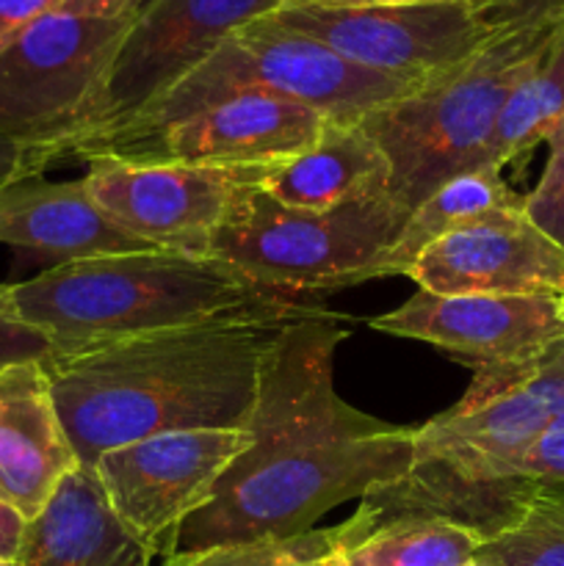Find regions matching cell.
Listing matches in <instances>:
<instances>
[{
    "mask_svg": "<svg viewBox=\"0 0 564 566\" xmlns=\"http://www.w3.org/2000/svg\"><path fill=\"white\" fill-rule=\"evenodd\" d=\"M348 335L346 315L326 307L282 335L247 426L252 446L177 528L169 556L302 536L341 503L407 479L415 429L385 423L337 396L335 352Z\"/></svg>",
    "mask_w": 564,
    "mask_h": 566,
    "instance_id": "obj_1",
    "label": "cell"
},
{
    "mask_svg": "<svg viewBox=\"0 0 564 566\" xmlns=\"http://www.w3.org/2000/svg\"><path fill=\"white\" fill-rule=\"evenodd\" d=\"M315 304L288 296L252 310L144 332L42 363L77 464L155 434L247 429L282 335Z\"/></svg>",
    "mask_w": 564,
    "mask_h": 566,
    "instance_id": "obj_2",
    "label": "cell"
},
{
    "mask_svg": "<svg viewBox=\"0 0 564 566\" xmlns=\"http://www.w3.org/2000/svg\"><path fill=\"white\" fill-rule=\"evenodd\" d=\"M271 298L280 296L224 260L169 249L72 260L14 285L17 310L50 337L53 354L221 318Z\"/></svg>",
    "mask_w": 564,
    "mask_h": 566,
    "instance_id": "obj_3",
    "label": "cell"
},
{
    "mask_svg": "<svg viewBox=\"0 0 564 566\" xmlns=\"http://www.w3.org/2000/svg\"><path fill=\"white\" fill-rule=\"evenodd\" d=\"M564 17L495 31L468 61L376 108L363 127L390 166V197L412 213L435 188L487 166L509 94L540 64Z\"/></svg>",
    "mask_w": 564,
    "mask_h": 566,
    "instance_id": "obj_4",
    "label": "cell"
},
{
    "mask_svg": "<svg viewBox=\"0 0 564 566\" xmlns=\"http://www.w3.org/2000/svg\"><path fill=\"white\" fill-rule=\"evenodd\" d=\"M418 86V81L357 66L326 44L285 28L271 14L258 17L227 36L210 59L149 108L122 125L66 144L55 160H64V155L83 142L147 136L241 94L291 99L332 122H363L376 108L407 97Z\"/></svg>",
    "mask_w": 564,
    "mask_h": 566,
    "instance_id": "obj_5",
    "label": "cell"
},
{
    "mask_svg": "<svg viewBox=\"0 0 564 566\" xmlns=\"http://www.w3.org/2000/svg\"><path fill=\"white\" fill-rule=\"evenodd\" d=\"M407 216L390 193L302 210L276 202L263 188L224 221L208 254L276 296L335 291L382 280V263Z\"/></svg>",
    "mask_w": 564,
    "mask_h": 566,
    "instance_id": "obj_6",
    "label": "cell"
},
{
    "mask_svg": "<svg viewBox=\"0 0 564 566\" xmlns=\"http://www.w3.org/2000/svg\"><path fill=\"white\" fill-rule=\"evenodd\" d=\"M282 3L285 0H142L75 125L39 147L42 166L55 164V155L66 144L122 125L149 108L238 28L274 14Z\"/></svg>",
    "mask_w": 564,
    "mask_h": 566,
    "instance_id": "obj_7",
    "label": "cell"
},
{
    "mask_svg": "<svg viewBox=\"0 0 564 566\" xmlns=\"http://www.w3.org/2000/svg\"><path fill=\"white\" fill-rule=\"evenodd\" d=\"M125 17L59 9L0 50V136L44 147L75 125L122 42Z\"/></svg>",
    "mask_w": 564,
    "mask_h": 566,
    "instance_id": "obj_8",
    "label": "cell"
},
{
    "mask_svg": "<svg viewBox=\"0 0 564 566\" xmlns=\"http://www.w3.org/2000/svg\"><path fill=\"white\" fill-rule=\"evenodd\" d=\"M285 164V160H282ZM282 164H127L88 158L86 186L119 227L158 249L210 258L224 221Z\"/></svg>",
    "mask_w": 564,
    "mask_h": 566,
    "instance_id": "obj_9",
    "label": "cell"
},
{
    "mask_svg": "<svg viewBox=\"0 0 564 566\" xmlns=\"http://www.w3.org/2000/svg\"><path fill=\"white\" fill-rule=\"evenodd\" d=\"M271 17L357 66L418 83L468 61L492 36L464 0L282 3Z\"/></svg>",
    "mask_w": 564,
    "mask_h": 566,
    "instance_id": "obj_10",
    "label": "cell"
},
{
    "mask_svg": "<svg viewBox=\"0 0 564 566\" xmlns=\"http://www.w3.org/2000/svg\"><path fill=\"white\" fill-rule=\"evenodd\" d=\"M249 446L247 429L171 431L111 448L92 473L116 517L155 553L169 556L177 528L210 501Z\"/></svg>",
    "mask_w": 564,
    "mask_h": 566,
    "instance_id": "obj_11",
    "label": "cell"
},
{
    "mask_svg": "<svg viewBox=\"0 0 564 566\" xmlns=\"http://www.w3.org/2000/svg\"><path fill=\"white\" fill-rule=\"evenodd\" d=\"M368 326L431 343L470 365L476 379L464 398L487 396L564 340L558 298L551 296H437L418 287L401 307L376 315Z\"/></svg>",
    "mask_w": 564,
    "mask_h": 566,
    "instance_id": "obj_12",
    "label": "cell"
},
{
    "mask_svg": "<svg viewBox=\"0 0 564 566\" xmlns=\"http://www.w3.org/2000/svg\"><path fill=\"white\" fill-rule=\"evenodd\" d=\"M324 125V116L307 105L271 94H241L147 136L83 142L64 158H116L127 164H282L313 147Z\"/></svg>",
    "mask_w": 564,
    "mask_h": 566,
    "instance_id": "obj_13",
    "label": "cell"
},
{
    "mask_svg": "<svg viewBox=\"0 0 564 566\" xmlns=\"http://www.w3.org/2000/svg\"><path fill=\"white\" fill-rule=\"evenodd\" d=\"M437 296H551L564 293V247L523 208L490 210L426 247L409 269Z\"/></svg>",
    "mask_w": 564,
    "mask_h": 566,
    "instance_id": "obj_14",
    "label": "cell"
},
{
    "mask_svg": "<svg viewBox=\"0 0 564 566\" xmlns=\"http://www.w3.org/2000/svg\"><path fill=\"white\" fill-rule=\"evenodd\" d=\"M75 468L42 363L0 370V501L31 523Z\"/></svg>",
    "mask_w": 564,
    "mask_h": 566,
    "instance_id": "obj_15",
    "label": "cell"
},
{
    "mask_svg": "<svg viewBox=\"0 0 564 566\" xmlns=\"http://www.w3.org/2000/svg\"><path fill=\"white\" fill-rule=\"evenodd\" d=\"M0 243L59 263L158 249L116 224L94 202L86 177L53 182L42 175L0 188Z\"/></svg>",
    "mask_w": 564,
    "mask_h": 566,
    "instance_id": "obj_16",
    "label": "cell"
},
{
    "mask_svg": "<svg viewBox=\"0 0 564 566\" xmlns=\"http://www.w3.org/2000/svg\"><path fill=\"white\" fill-rule=\"evenodd\" d=\"M155 556L116 517L97 475L75 468L28 523L14 566H153Z\"/></svg>",
    "mask_w": 564,
    "mask_h": 566,
    "instance_id": "obj_17",
    "label": "cell"
},
{
    "mask_svg": "<svg viewBox=\"0 0 564 566\" xmlns=\"http://www.w3.org/2000/svg\"><path fill=\"white\" fill-rule=\"evenodd\" d=\"M265 193L288 208L330 210L390 193V166L363 122L326 119L313 147L271 175Z\"/></svg>",
    "mask_w": 564,
    "mask_h": 566,
    "instance_id": "obj_18",
    "label": "cell"
},
{
    "mask_svg": "<svg viewBox=\"0 0 564 566\" xmlns=\"http://www.w3.org/2000/svg\"><path fill=\"white\" fill-rule=\"evenodd\" d=\"M523 205L525 197L503 180L501 169L481 166V169L451 177L440 188H435L424 202L415 205L382 263V276H407L426 247L462 227L464 221L490 213V210L523 208Z\"/></svg>",
    "mask_w": 564,
    "mask_h": 566,
    "instance_id": "obj_19",
    "label": "cell"
},
{
    "mask_svg": "<svg viewBox=\"0 0 564 566\" xmlns=\"http://www.w3.org/2000/svg\"><path fill=\"white\" fill-rule=\"evenodd\" d=\"M564 122V31L553 39L540 64L518 83L492 130L487 166L501 169L509 160L547 144Z\"/></svg>",
    "mask_w": 564,
    "mask_h": 566,
    "instance_id": "obj_20",
    "label": "cell"
},
{
    "mask_svg": "<svg viewBox=\"0 0 564 566\" xmlns=\"http://www.w3.org/2000/svg\"><path fill=\"white\" fill-rule=\"evenodd\" d=\"M481 536L446 517H404L379 525L357 545L343 547L348 566H464Z\"/></svg>",
    "mask_w": 564,
    "mask_h": 566,
    "instance_id": "obj_21",
    "label": "cell"
},
{
    "mask_svg": "<svg viewBox=\"0 0 564 566\" xmlns=\"http://www.w3.org/2000/svg\"><path fill=\"white\" fill-rule=\"evenodd\" d=\"M518 517L481 542L476 558L492 566H564V497L525 490Z\"/></svg>",
    "mask_w": 564,
    "mask_h": 566,
    "instance_id": "obj_22",
    "label": "cell"
},
{
    "mask_svg": "<svg viewBox=\"0 0 564 566\" xmlns=\"http://www.w3.org/2000/svg\"><path fill=\"white\" fill-rule=\"evenodd\" d=\"M359 539H365V525L354 514L337 528H313L291 539L238 542V545H219L208 551L175 553L166 556L164 566H313L318 558L341 547L357 545Z\"/></svg>",
    "mask_w": 564,
    "mask_h": 566,
    "instance_id": "obj_23",
    "label": "cell"
},
{
    "mask_svg": "<svg viewBox=\"0 0 564 566\" xmlns=\"http://www.w3.org/2000/svg\"><path fill=\"white\" fill-rule=\"evenodd\" d=\"M547 147H551V155H547L545 171L534 191L525 193V213L558 247H564V122L553 133Z\"/></svg>",
    "mask_w": 564,
    "mask_h": 566,
    "instance_id": "obj_24",
    "label": "cell"
},
{
    "mask_svg": "<svg viewBox=\"0 0 564 566\" xmlns=\"http://www.w3.org/2000/svg\"><path fill=\"white\" fill-rule=\"evenodd\" d=\"M564 486V415L525 451L512 473V497L523 506L525 490Z\"/></svg>",
    "mask_w": 564,
    "mask_h": 566,
    "instance_id": "obj_25",
    "label": "cell"
},
{
    "mask_svg": "<svg viewBox=\"0 0 564 566\" xmlns=\"http://www.w3.org/2000/svg\"><path fill=\"white\" fill-rule=\"evenodd\" d=\"M53 343L28 324L14 304V285H0V370L22 363H44Z\"/></svg>",
    "mask_w": 564,
    "mask_h": 566,
    "instance_id": "obj_26",
    "label": "cell"
},
{
    "mask_svg": "<svg viewBox=\"0 0 564 566\" xmlns=\"http://www.w3.org/2000/svg\"><path fill=\"white\" fill-rule=\"evenodd\" d=\"M487 31H503L564 17V0H464Z\"/></svg>",
    "mask_w": 564,
    "mask_h": 566,
    "instance_id": "obj_27",
    "label": "cell"
},
{
    "mask_svg": "<svg viewBox=\"0 0 564 566\" xmlns=\"http://www.w3.org/2000/svg\"><path fill=\"white\" fill-rule=\"evenodd\" d=\"M66 3L70 0H0V50L44 14L59 11Z\"/></svg>",
    "mask_w": 564,
    "mask_h": 566,
    "instance_id": "obj_28",
    "label": "cell"
},
{
    "mask_svg": "<svg viewBox=\"0 0 564 566\" xmlns=\"http://www.w3.org/2000/svg\"><path fill=\"white\" fill-rule=\"evenodd\" d=\"M42 158L33 144L0 136V188L28 175H42Z\"/></svg>",
    "mask_w": 564,
    "mask_h": 566,
    "instance_id": "obj_29",
    "label": "cell"
},
{
    "mask_svg": "<svg viewBox=\"0 0 564 566\" xmlns=\"http://www.w3.org/2000/svg\"><path fill=\"white\" fill-rule=\"evenodd\" d=\"M28 520L17 512L14 506H9L6 501H0V558L14 564L20 556L22 539H25Z\"/></svg>",
    "mask_w": 564,
    "mask_h": 566,
    "instance_id": "obj_30",
    "label": "cell"
},
{
    "mask_svg": "<svg viewBox=\"0 0 564 566\" xmlns=\"http://www.w3.org/2000/svg\"><path fill=\"white\" fill-rule=\"evenodd\" d=\"M142 6V0H70L61 9L77 11V14H92V17H125Z\"/></svg>",
    "mask_w": 564,
    "mask_h": 566,
    "instance_id": "obj_31",
    "label": "cell"
},
{
    "mask_svg": "<svg viewBox=\"0 0 564 566\" xmlns=\"http://www.w3.org/2000/svg\"><path fill=\"white\" fill-rule=\"evenodd\" d=\"M285 3H396V0H285Z\"/></svg>",
    "mask_w": 564,
    "mask_h": 566,
    "instance_id": "obj_32",
    "label": "cell"
},
{
    "mask_svg": "<svg viewBox=\"0 0 564 566\" xmlns=\"http://www.w3.org/2000/svg\"><path fill=\"white\" fill-rule=\"evenodd\" d=\"M313 566H348V564H346V556H343V547H341V551H335V553H330V556L318 558V562H315Z\"/></svg>",
    "mask_w": 564,
    "mask_h": 566,
    "instance_id": "obj_33",
    "label": "cell"
},
{
    "mask_svg": "<svg viewBox=\"0 0 564 566\" xmlns=\"http://www.w3.org/2000/svg\"><path fill=\"white\" fill-rule=\"evenodd\" d=\"M542 492H553V495H562L564 497V486H547V490H542Z\"/></svg>",
    "mask_w": 564,
    "mask_h": 566,
    "instance_id": "obj_34",
    "label": "cell"
},
{
    "mask_svg": "<svg viewBox=\"0 0 564 566\" xmlns=\"http://www.w3.org/2000/svg\"><path fill=\"white\" fill-rule=\"evenodd\" d=\"M558 318L564 321V293H562V296H558Z\"/></svg>",
    "mask_w": 564,
    "mask_h": 566,
    "instance_id": "obj_35",
    "label": "cell"
},
{
    "mask_svg": "<svg viewBox=\"0 0 564 566\" xmlns=\"http://www.w3.org/2000/svg\"><path fill=\"white\" fill-rule=\"evenodd\" d=\"M464 566H492V564H487V562H481V558H473V562H468Z\"/></svg>",
    "mask_w": 564,
    "mask_h": 566,
    "instance_id": "obj_36",
    "label": "cell"
},
{
    "mask_svg": "<svg viewBox=\"0 0 564 566\" xmlns=\"http://www.w3.org/2000/svg\"><path fill=\"white\" fill-rule=\"evenodd\" d=\"M0 566H14L11 562H6V558H0Z\"/></svg>",
    "mask_w": 564,
    "mask_h": 566,
    "instance_id": "obj_37",
    "label": "cell"
}]
</instances>
